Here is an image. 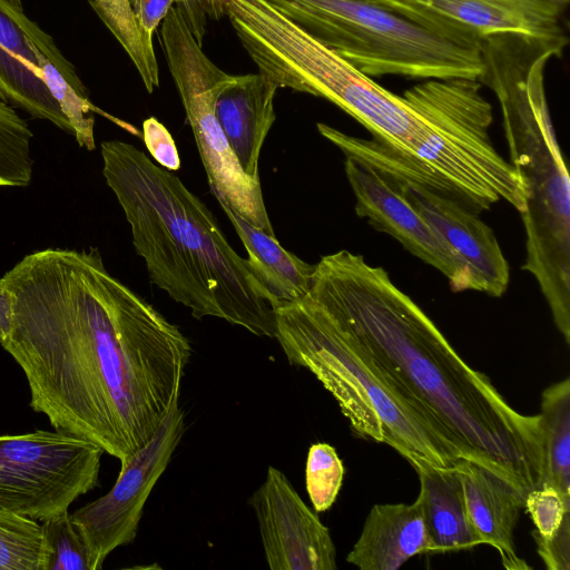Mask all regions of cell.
<instances>
[{"label": "cell", "mask_w": 570, "mask_h": 570, "mask_svg": "<svg viewBox=\"0 0 570 570\" xmlns=\"http://www.w3.org/2000/svg\"><path fill=\"white\" fill-rule=\"evenodd\" d=\"M308 295L441 426L464 458L502 474L525 493L541 487L540 414L514 410L383 267L348 250L325 255L315 264Z\"/></svg>", "instance_id": "7a4b0ae2"}, {"label": "cell", "mask_w": 570, "mask_h": 570, "mask_svg": "<svg viewBox=\"0 0 570 570\" xmlns=\"http://www.w3.org/2000/svg\"><path fill=\"white\" fill-rule=\"evenodd\" d=\"M104 450L58 431L0 435V509L43 521L98 484Z\"/></svg>", "instance_id": "30bf717a"}, {"label": "cell", "mask_w": 570, "mask_h": 570, "mask_svg": "<svg viewBox=\"0 0 570 570\" xmlns=\"http://www.w3.org/2000/svg\"><path fill=\"white\" fill-rule=\"evenodd\" d=\"M344 466L335 449L327 443L311 445L305 468V484L316 512L328 510L342 487Z\"/></svg>", "instance_id": "83f0119b"}, {"label": "cell", "mask_w": 570, "mask_h": 570, "mask_svg": "<svg viewBox=\"0 0 570 570\" xmlns=\"http://www.w3.org/2000/svg\"><path fill=\"white\" fill-rule=\"evenodd\" d=\"M481 85L495 95L511 164L527 186V257L523 269L538 282L553 322L570 343V179L558 146L544 88L551 58L564 48L531 36L481 37Z\"/></svg>", "instance_id": "277c9868"}, {"label": "cell", "mask_w": 570, "mask_h": 570, "mask_svg": "<svg viewBox=\"0 0 570 570\" xmlns=\"http://www.w3.org/2000/svg\"><path fill=\"white\" fill-rule=\"evenodd\" d=\"M218 204L240 238L255 276L273 295L278 306L308 295L315 265L286 250L275 235L257 228L224 203L218 202Z\"/></svg>", "instance_id": "44dd1931"}, {"label": "cell", "mask_w": 570, "mask_h": 570, "mask_svg": "<svg viewBox=\"0 0 570 570\" xmlns=\"http://www.w3.org/2000/svg\"><path fill=\"white\" fill-rule=\"evenodd\" d=\"M206 16L212 19H220L226 14L227 0H197Z\"/></svg>", "instance_id": "836d02e7"}, {"label": "cell", "mask_w": 570, "mask_h": 570, "mask_svg": "<svg viewBox=\"0 0 570 570\" xmlns=\"http://www.w3.org/2000/svg\"><path fill=\"white\" fill-rule=\"evenodd\" d=\"M141 27L154 35L159 23L174 7L183 12L196 40L202 45L205 35L206 14L197 0H129Z\"/></svg>", "instance_id": "f546056e"}, {"label": "cell", "mask_w": 570, "mask_h": 570, "mask_svg": "<svg viewBox=\"0 0 570 570\" xmlns=\"http://www.w3.org/2000/svg\"><path fill=\"white\" fill-rule=\"evenodd\" d=\"M141 137L147 150L159 166L170 171L180 168V158L175 140L157 118L149 117L144 120Z\"/></svg>", "instance_id": "4dcf8cb0"}, {"label": "cell", "mask_w": 570, "mask_h": 570, "mask_svg": "<svg viewBox=\"0 0 570 570\" xmlns=\"http://www.w3.org/2000/svg\"><path fill=\"white\" fill-rule=\"evenodd\" d=\"M30 48L37 57L43 82L59 104L66 117L69 119L73 128V136L80 147H85L88 150H94L96 148L94 136V115L96 112L108 118L130 134L141 136V132L132 125L96 107L90 101L87 90L78 89L69 82L61 71L68 76H73L76 75V70L71 62H69L65 57L50 59L36 48L31 46Z\"/></svg>", "instance_id": "603a6c76"}, {"label": "cell", "mask_w": 570, "mask_h": 570, "mask_svg": "<svg viewBox=\"0 0 570 570\" xmlns=\"http://www.w3.org/2000/svg\"><path fill=\"white\" fill-rule=\"evenodd\" d=\"M541 485L570 498V380L548 386L541 397Z\"/></svg>", "instance_id": "7402d4cb"}, {"label": "cell", "mask_w": 570, "mask_h": 570, "mask_svg": "<svg viewBox=\"0 0 570 570\" xmlns=\"http://www.w3.org/2000/svg\"><path fill=\"white\" fill-rule=\"evenodd\" d=\"M10 6L0 0V99L73 135L69 119L43 82L37 57Z\"/></svg>", "instance_id": "d6986e66"}, {"label": "cell", "mask_w": 570, "mask_h": 570, "mask_svg": "<svg viewBox=\"0 0 570 570\" xmlns=\"http://www.w3.org/2000/svg\"><path fill=\"white\" fill-rule=\"evenodd\" d=\"M344 169L358 217L441 272L454 292L471 289L470 277L461 259L392 180L351 158H345Z\"/></svg>", "instance_id": "4fadbf2b"}, {"label": "cell", "mask_w": 570, "mask_h": 570, "mask_svg": "<svg viewBox=\"0 0 570 570\" xmlns=\"http://www.w3.org/2000/svg\"><path fill=\"white\" fill-rule=\"evenodd\" d=\"M41 525L33 519L0 509V570H42Z\"/></svg>", "instance_id": "d4e9b609"}, {"label": "cell", "mask_w": 570, "mask_h": 570, "mask_svg": "<svg viewBox=\"0 0 570 570\" xmlns=\"http://www.w3.org/2000/svg\"><path fill=\"white\" fill-rule=\"evenodd\" d=\"M9 3H11L13 7L18 9H22L21 0H7Z\"/></svg>", "instance_id": "e575fe53"}, {"label": "cell", "mask_w": 570, "mask_h": 570, "mask_svg": "<svg viewBox=\"0 0 570 570\" xmlns=\"http://www.w3.org/2000/svg\"><path fill=\"white\" fill-rule=\"evenodd\" d=\"M42 570H92L89 550L66 511L41 521Z\"/></svg>", "instance_id": "4316f807"}, {"label": "cell", "mask_w": 570, "mask_h": 570, "mask_svg": "<svg viewBox=\"0 0 570 570\" xmlns=\"http://www.w3.org/2000/svg\"><path fill=\"white\" fill-rule=\"evenodd\" d=\"M100 147L104 177L150 282L197 320L216 317L275 337L278 303L203 200L134 145L107 140Z\"/></svg>", "instance_id": "3957f363"}, {"label": "cell", "mask_w": 570, "mask_h": 570, "mask_svg": "<svg viewBox=\"0 0 570 570\" xmlns=\"http://www.w3.org/2000/svg\"><path fill=\"white\" fill-rule=\"evenodd\" d=\"M535 530L532 534L548 540L570 515V498H566L550 485H541L525 494L524 507Z\"/></svg>", "instance_id": "f1b7e54d"}, {"label": "cell", "mask_w": 570, "mask_h": 570, "mask_svg": "<svg viewBox=\"0 0 570 570\" xmlns=\"http://www.w3.org/2000/svg\"><path fill=\"white\" fill-rule=\"evenodd\" d=\"M432 553L417 499L371 508L346 561L362 570H396L410 558Z\"/></svg>", "instance_id": "ac0fdd59"}, {"label": "cell", "mask_w": 570, "mask_h": 570, "mask_svg": "<svg viewBox=\"0 0 570 570\" xmlns=\"http://www.w3.org/2000/svg\"><path fill=\"white\" fill-rule=\"evenodd\" d=\"M184 430V412L177 404L154 438L120 464L111 490L71 513L89 550L92 570L101 569L115 549L135 540L145 503L167 469Z\"/></svg>", "instance_id": "8fae6325"}, {"label": "cell", "mask_w": 570, "mask_h": 570, "mask_svg": "<svg viewBox=\"0 0 570 570\" xmlns=\"http://www.w3.org/2000/svg\"><path fill=\"white\" fill-rule=\"evenodd\" d=\"M135 65L148 92L159 86L153 36L139 23L129 0H88Z\"/></svg>", "instance_id": "cb8c5ba5"}, {"label": "cell", "mask_w": 570, "mask_h": 570, "mask_svg": "<svg viewBox=\"0 0 570 570\" xmlns=\"http://www.w3.org/2000/svg\"><path fill=\"white\" fill-rule=\"evenodd\" d=\"M278 86L262 72L230 76L215 105L216 118L243 171L259 179L258 159L276 115Z\"/></svg>", "instance_id": "e0dca14e"}, {"label": "cell", "mask_w": 570, "mask_h": 570, "mask_svg": "<svg viewBox=\"0 0 570 570\" xmlns=\"http://www.w3.org/2000/svg\"><path fill=\"white\" fill-rule=\"evenodd\" d=\"M11 324V305L8 293L0 282V340L9 332Z\"/></svg>", "instance_id": "d6a6232c"}, {"label": "cell", "mask_w": 570, "mask_h": 570, "mask_svg": "<svg viewBox=\"0 0 570 570\" xmlns=\"http://www.w3.org/2000/svg\"><path fill=\"white\" fill-rule=\"evenodd\" d=\"M368 77L479 79L481 38L404 0H265Z\"/></svg>", "instance_id": "52a82bcc"}, {"label": "cell", "mask_w": 570, "mask_h": 570, "mask_svg": "<svg viewBox=\"0 0 570 570\" xmlns=\"http://www.w3.org/2000/svg\"><path fill=\"white\" fill-rule=\"evenodd\" d=\"M481 88L479 79L465 78L430 137L409 153L385 149L372 138L350 136L323 122L316 127L345 158L386 178L419 184L478 214L500 200L522 214L527 186L491 141L492 106Z\"/></svg>", "instance_id": "ba28073f"}, {"label": "cell", "mask_w": 570, "mask_h": 570, "mask_svg": "<svg viewBox=\"0 0 570 570\" xmlns=\"http://www.w3.org/2000/svg\"><path fill=\"white\" fill-rule=\"evenodd\" d=\"M265 560L272 570H335L330 530L275 466L249 499Z\"/></svg>", "instance_id": "7c38bea8"}, {"label": "cell", "mask_w": 570, "mask_h": 570, "mask_svg": "<svg viewBox=\"0 0 570 570\" xmlns=\"http://www.w3.org/2000/svg\"><path fill=\"white\" fill-rule=\"evenodd\" d=\"M472 525L482 544L493 547L509 570L531 569L514 548V529L525 492L490 468L463 458L456 465Z\"/></svg>", "instance_id": "2e32d148"}, {"label": "cell", "mask_w": 570, "mask_h": 570, "mask_svg": "<svg viewBox=\"0 0 570 570\" xmlns=\"http://www.w3.org/2000/svg\"><path fill=\"white\" fill-rule=\"evenodd\" d=\"M32 136L27 122L0 99V187L29 185L33 165L30 155Z\"/></svg>", "instance_id": "484cf974"}, {"label": "cell", "mask_w": 570, "mask_h": 570, "mask_svg": "<svg viewBox=\"0 0 570 570\" xmlns=\"http://www.w3.org/2000/svg\"><path fill=\"white\" fill-rule=\"evenodd\" d=\"M538 553L549 570L570 569V515H568L557 533L548 540L532 534Z\"/></svg>", "instance_id": "1f68e13d"}, {"label": "cell", "mask_w": 570, "mask_h": 570, "mask_svg": "<svg viewBox=\"0 0 570 570\" xmlns=\"http://www.w3.org/2000/svg\"><path fill=\"white\" fill-rule=\"evenodd\" d=\"M425 8L480 38L515 32L563 48L568 45L569 0H404Z\"/></svg>", "instance_id": "9a60e30c"}, {"label": "cell", "mask_w": 570, "mask_h": 570, "mask_svg": "<svg viewBox=\"0 0 570 570\" xmlns=\"http://www.w3.org/2000/svg\"><path fill=\"white\" fill-rule=\"evenodd\" d=\"M275 337L293 365L332 394L361 438L393 448L414 469L455 468L463 454L309 295L275 309Z\"/></svg>", "instance_id": "8992f818"}, {"label": "cell", "mask_w": 570, "mask_h": 570, "mask_svg": "<svg viewBox=\"0 0 570 570\" xmlns=\"http://www.w3.org/2000/svg\"><path fill=\"white\" fill-rule=\"evenodd\" d=\"M237 37L258 71L278 88L333 102L393 151H412L429 138L458 87L456 78L428 79L396 95L265 1L245 17Z\"/></svg>", "instance_id": "5b68a950"}, {"label": "cell", "mask_w": 570, "mask_h": 570, "mask_svg": "<svg viewBox=\"0 0 570 570\" xmlns=\"http://www.w3.org/2000/svg\"><path fill=\"white\" fill-rule=\"evenodd\" d=\"M0 282L11 305L0 344L27 377L32 410L125 463L178 404L188 338L96 247L33 252Z\"/></svg>", "instance_id": "6da1fadb"}, {"label": "cell", "mask_w": 570, "mask_h": 570, "mask_svg": "<svg viewBox=\"0 0 570 570\" xmlns=\"http://www.w3.org/2000/svg\"><path fill=\"white\" fill-rule=\"evenodd\" d=\"M390 180L461 259L471 291L502 296L509 286V264L493 230L478 213L419 184Z\"/></svg>", "instance_id": "5bb4252c"}, {"label": "cell", "mask_w": 570, "mask_h": 570, "mask_svg": "<svg viewBox=\"0 0 570 570\" xmlns=\"http://www.w3.org/2000/svg\"><path fill=\"white\" fill-rule=\"evenodd\" d=\"M420 480L417 500L432 553H449L482 544L466 509L458 468H415Z\"/></svg>", "instance_id": "ffe728a7"}, {"label": "cell", "mask_w": 570, "mask_h": 570, "mask_svg": "<svg viewBox=\"0 0 570 570\" xmlns=\"http://www.w3.org/2000/svg\"><path fill=\"white\" fill-rule=\"evenodd\" d=\"M161 40L212 194L245 220L275 235L261 180L243 171L216 118L217 96L232 75L205 55L176 6L164 19Z\"/></svg>", "instance_id": "9c48e42d"}]
</instances>
